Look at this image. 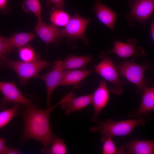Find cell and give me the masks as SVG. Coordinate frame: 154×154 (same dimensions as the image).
<instances>
[{"label": "cell", "instance_id": "6da1fadb", "mask_svg": "<svg viewBox=\"0 0 154 154\" xmlns=\"http://www.w3.org/2000/svg\"><path fill=\"white\" fill-rule=\"evenodd\" d=\"M60 100L55 104L44 110L35 106L25 105L21 114L24 119V127L21 141L32 139L40 142L44 146H48L58 137L52 131L50 124V115L52 111L60 105Z\"/></svg>", "mask_w": 154, "mask_h": 154}, {"label": "cell", "instance_id": "7a4b0ae2", "mask_svg": "<svg viewBox=\"0 0 154 154\" xmlns=\"http://www.w3.org/2000/svg\"><path fill=\"white\" fill-rule=\"evenodd\" d=\"M145 123L146 120L143 116L137 119L117 122L109 119L104 121L98 120L96 125L91 127L89 130L93 133H100L102 135L101 140L102 142L109 137L130 135L138 125H143Z\"/></svg>", "mask_w": 154, "mask_h": 154}, {"label": "cell", "instance_id": "3957f363", "mask_svg": "<svg viewBox=\"0 0 154 154\" xmlns=\"http://www.w3.org/2000/svg\"><path fill=\"white\" fill-rule=\"evenodd\" d=\"M53 64V62L40 59L27 62L9 60L5 56L0 58V69L7 68L13 70L20 79V83L24 86L30 79L38 78L41 70Z\"/></svg>", "mask_w": 154, "mask_h": 154}, {"label": "cell", "instance_id": "277c9868", "mask_svg": "<svg viewBox=\"0 0 154 154\" xmlns=\"http://www.w3.org/2000/svg\"><path fill=\"white\" fill-rule=\"evenodd\" d=\"M119 76L125 78L136 86L137 92L142 93L147 86L144 73L151 66L149 63L140 64L131 61L125 60L115 65Z\"/></svg>", "mask_w": 154, "mask_h": 154}, {"label": "cell", "instance_id": "5b68a950", "mask_svg": "<svg viewBox=\"0 0 154 154\" xmlns=\"http://www.w3.org/2000/svg\"><path fill=\"white\" fill-rule=\"evenodd\" d=\"M103 60L94 66V71L105 80L110 83L112 86L109 90L117 95H120L124 92L123 87L125 84L120 78L115 66L112 59L104 52L101 53Z\"/></svg>", "mask_w": 154, "mask_h": 154}, {"label": "cell", "instance_id": "8992f818", "mask_svg": "<svg viewBox=\"0 0 154 154\" xmlns=\"http://www.w3.org/2000/svg\"><path fill=\"white\" fill-rule=\"evenodd\" d=\"M90 20V19L84 18L78 13H76L64 28L59 30L58 44L62 38L66 37L68 39L73 41L82 39L86 45H88L90 42L86 36L85 32Z\"/></svg>", "mask_w": 154, "mask_h": 154}, {"label": "cell", "instance_id": "52a82bcc", "mask_svg": "<svg viewBox=\"0 0 154 154\" xmlns=\"http://www.w3.org/2000/svg\"><path fill=\"white\" fill-rule=\"evenodd\" d=\"M128 2L131 11L125 17L131 26L136 22L144 23L153 12V0H128Z\"/></svg>", "mask_w": 154, "mask_h": 154}, {"label": "cell", "instance_id": "ba28073f", "mask_svg": "<svg viewBox=\"0 0 154 154\" xmlns=\"http://www.w3.org/2000/svg\"><path fill=\"white\" fill-rule=\"evenodd\" d=\"M0 91L3 97L0 100V108L6 109L11 103H18L24 105L34 106L31 100L24 96L14 83L0 81Z\"/></svg>", "mask_w": 154, "mask_h": 154}, {"label": "cell", "instance_id": "9c48e42d", "mask_svg": "<svg viewBox=\"0 0 154 154\" xmlns=\"http://www.w3.org/2000/svg\"><path fill=\"white\" fill-rule=\"evenodd\" d=\"M138 42L139 41L134 38L129 39L125 43L116 40L113 48L108 52L123 58L132 57L135 59L146 56L147 54L143 48L137 46Z\"/></svg>", "mask_w": 154, "mask_h": 154}, {"label": "cell", "instance_id": "30bf717a", "mask_svg": "<svg viewBox=\"0 0 154 154\" xmlns=\"http://www.w3.org/2000/svg\"><path fill=\"white\" fill-rule=\"evenodd\" d=\"M60 59L56 61L53 69L44 74L42 76H38V78L44 81L46 83L47 94V107L50 106V99L52 93L55 89L59 86L63 73L61 66Z\"/></svg>", "mask_w": 154, "mask_h": 154}, {"label": "cell", "instance_id": "8fae6325", "mask_svg": "<svg viewBox=\"0 0 154 154\" xmlns=\"http://www.w3.org/2000/svg\"><path fill=\"white\" fill-rule=\"evenodd\" d=\"M110 98L109 90L106 82L104 80H101L98 87L92 94V103L94 112L91 117L92 121L94 122L98 120L100 113L107 106Z\"/></svg>", "mask_w": 154, "mask_h": 154}, {"label": "cell", "instance_id": "7c38bea8", "mask_svg": "<svg viewBox=\"0 0 154 154\" xmlns=\"http://www.w3.org/2000/svg\"><path fill=\"white\" fill-rule=\"evenodd\" d=\"M65 96V100L60 105L68 115L80 111L92 103V94L76 97L72 91Z\"/></svg>", "mask_w": 154, "mask_h": 154}, {"label": "cell", "instance_id": "4fadbf2b", "mask_svg": "<svg viewBox=\"0 0 154 154\" xmlns=\"http://www.w3.org/2000/svg\"><path fill=\"white\" fill-rule=\"evenodd\" d=\"M101 1L95 0L92 11L102 23L113 32L116 20L119 14L104 5Z\"/></svg>", "mask_w": 154, "mask_h": 154}, {"label": "cell", "instance_id": "5bb4252c", "mask_svg": "<svg viewBox=\"0 0 154 154\" xmlns=\"http://www.w3.org/2000/svg\"><path fill=\"white\" fill-rule=\"evenodd\" d=\"M37 35L46 45L54 43L58 45V38L59 30L57 26L52 24H48L43 21H38L35 27Z\"/></svg>", "mask_w": 154, "mask_h": 154}, {"label": "cell", "instance_id": "9a60e30c", "mask_svg": "<svg viewBox=\"0 0 154 154\" xmlns=\"http://www.w3.org/2000/svg\"><path fill=\"white\" fill-rule=\"evenodd\" d=\"M140 106L135 112H130V117H139L154 110V87H146L142 92Z\"/></svg>", "mask_w": 154, "mask_h": 154}, {"label": "cell", "instance_id": "2e32d148", "mask_svg": "<svg viewBox=\"0 0 154 154\" xmlns=\"http://www.w3.org/2000/svg\"><path fill=\"white\" fill-rule=\"evenodd\" d=\"M125 154H153L154 140H132L123 145Z\"/></svg>", "mask_w": 154, "mask_h": 154}, {"label": "cell", "instance_id": "e0dca14e", "mask_svg": "<svg viewBox=\"0 0 154 154\" xmlns=\"http://www.w3.org/2000/svg\"><path fill=\"white\" fill-rule=\"evenodd\" d=\"M93 56L90 55L78 56L72 54L67 56L61 61V66L63 70L85 68V66L91 62Z\"/></svg>", "mask_w": 154, "mask_h": 154}, {"label": "cell", "instance_id": "ac0fdd59", "mask_svg": "<svg viewBox=\"0 0 154 154\" xmlns=\"http://www.w3.org/2000/svg\"><path fill=\"white\" fill-rule=\"evenodd\" d=\"M92 72L90 70L81 69L65 70L59 86H77Z\"/></svg>", "mask_w": 154, "mask_h": 154}, {"label": "cell", "instance_id": "d6986e66", "mask_svg": "<svg viewBox=\"0 0 154 154\" xmlns=\"http://www.w3.org/2000/svg\"><path fill=\"white\" fill-rule=\"evenodd\" d=\"M35 37L36 35L31 32L13 33L6 38L9 52L27 45Z\"/></svg>", "mask_w": 154, "mask_h": 154}, {"label": "cell", "instance_id": "ffe728a7", "mask_svg": "<svg viewBox=\"0 0 154 154\" xmlns=\"http://www.w3.org/2000/svg\"><path fill=\"white\" fill-rule=\"evenodd\" d=\"M50 19L52 24L56 26L65 27L71 18L69 15L63 9L53 7L50 11Z\"/></svg>", "mask_w": 154, "mask_h": 154}, {"label": "cell", "instance_id": "44dd1931", "mask_svg": "<svg viewBox=\"0 0 154 154\" xmlns=\"http://www.w3.org/2000/svg\"><path fill=\"white\" fill-rule=\"evenodd\" d=\"M50 147L44 146L41 149V153L48 154H66L67 148L63 139L58 137L52 143Z\"/></svg>", "mask_w": 154, "mask_h": 154}, {"label": "cell", "instance_id": "7402d4cb", "mask_svg": "<svg viewBox=\"0 0 154 154\" xmlns=\"http://www.w3.org/2000/svg\"><path fill=\"white\" fill-rule=\"evenodd\" d=\"M20 104L14 103L11 108L0 112V129L7 125L17 116Z\"/></svg>", "mask_w": 154, "mask_h": 154}, {"label": "cell", "instance_id": "603a6c76", "mask_svg": "<svg viewBox=\"0 0 154 154\" xmlns=\"http://www.w3.org/2000/svg\"><path fill=\"white\" fill-rule=\"evenodd\" d=\"M24 11L33 13L37 17L38 21H42L41 5L39 0H25L22 4Z\"/></svg>", "mask_w": 154, "mask_h": 154}, {"label": "cell", "instance_id": "cb8c5ba5", "mask_svg": "<svg viewBox=\"0 0 154 154\" xmlns=\"http://www.w3.org/2000/svg\"><path fill=\"white\" fill-rule=\"evenodd\" d=\"M18 53L20 58L24 61L29 62L40 59L39 54L28 44L19 48Z\"/></svg>", "mask_w": 154, "mask_h": 154}, {"label": "cell", "instance_id": "d4e9b609", "mask_svg": "<svg viewBox=\"0 0 154 154\" xmlns=\"http://www.w3.org/2000/svg\"><path fill=\"white\" fill-rule=\"evenodd\" d=\"M102 153L103 154H125L122 146L117 148L111 137L105 139L103 142Z\"/></svg>", "mask_w": 154, "mask_h": 154}, {"label": "cell", "instance_id": "484cf974", "mask_svg": "<svg viewBox=\"0 0 154 154\" xmlns=\"http://www.w3.org/2000/svg\"><path fill=\"white\" fill-rule=\"evenodd\" d=\"M9 52L6 38L0 35V58Z\"/></svg>", "mask_w": 154, "mask_h": 154}, {"label": "cell", "instance_id": "4316f807", "mask_svg": "<svg viewBox=\"0 0 154 154\" xmlns=\"http://www.w3.org/2000/svg\"><path fill=\"white\" fill-rule=\"evenodd\" d=\"M46 4L47 5L53 4L55 8L60 9H63L65 6L64 0H47Z\"/></svg>", "mask_w": 154, "mask_h": 154}, {"label": "cell", "instance_id": "83f0119b", "mask_svg": "<svg viewBox=\"0 0 154 154\" xmlns=\"http://www.w3.org/2000/svg\"><path fill=\"white\" fill-rule=\"evenodd\" d=\"M22 153L16 148L6 146L2 154H20Z\"/></svg>", "mask_w": 154, "mask_h": 154}, {"label": "cell", "instance_id": "f1b7e54d", "mask_svg": "<svg viewBox=\"0 0 154 154\" xmlns=\"http://www.w3.org/2000/svg\"><path fill=\"white\" fill-rule=\"evenodd\" d=\"M7 0H0V10L3 12L7 9Z\"/></svg>", "mask_w": 154, "mask_h": 154}, {"label": "cell", "instance_id": "f546056e", "mask_svg": "<svg viewBox=\"0 0 154 154\" xmlns=\"http://www.w3.org/2000/svg\"><path fill=\"white\" fill-rule=\"evenodd\" d=\"M6 139L0 137V154H2L6 146L5 142Z\"/></svg>", "mask_w": 154, "mask_h": 154}, {"label": "cell", "instance_id": "4dcf8cb0", "mask_svg": "<svg viewBox=\"0 0 154 154\" xmlns=\"http://www.w3.org/2000/svg\"><path fill=\"white\" fill-rule=\"evenodd\" d=\"M150 33L152 40H154V22L153 21L151 23L150 26Z\"/></svg>", "mask_w": 154, "mask_h": 154}]
</instances>
